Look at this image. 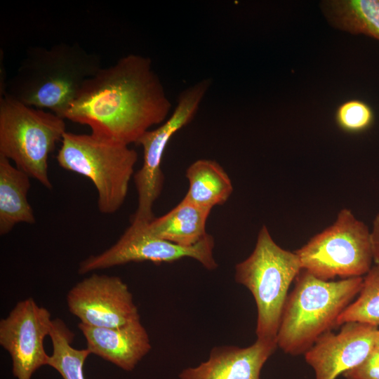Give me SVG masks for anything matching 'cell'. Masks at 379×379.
<instances>
[{
  "mask_svg": "<svg viewBox=\"0 0 379 379\" xmlns=\"http://www.w3.org/2000/svg\"><path fill=\"white\" fill-rule=\"evenodd\" d=\"M56 159L61 168L91 180L99 211L109 215L116 213L126 199L138 154L129 145L92 133L66 131Z\"/></svg>",
  "mask_w": 379,
  "mask_h": 379,
  "instance_id": "cell-5",
  "label": "cell"
},
{
  "mask_svg": "<svg viewBox=\"0 0 379 379\" xmlns=\"http://www.w3.org/2000/svg\"><path fill=\"white\" fill-rule=\"evenodd\" d=\"M277 347V342L257 339L246 347H213L208 359L181 371L180 379H260L261 369Z\"/></svg>",
  "mask_w": 379,
  "mask_h": 379,
  "instance_id": "cell-13",
  "label": "cell"
},
{
  "mask_svg": "<svg viewBox=\"0 0 379 379\" xmlns=\"http://www.w3.org/2000/svg\"><path fill=\"white\" fill-rule=\"evenodd\" d=\"M101 67L100 55L77 43L32 46L7 81L6 93L64 119L84 84Z\"/></svg>",
  "mask_w": 379,
  "mask_h": 379,
  "instance_id": "cell-2",
  "label": "cell"
},
{
  "mask_svg": "<svg viewBox=\"0 0 379 379\" xmlns=\"http://www.w3.org/2000/svg\"><path fill=\"white\" fill-rule=\"evenodd\" d=\"M69 312L81 323L114 328L140 319L128 286L118 277L93 274L69 291Z\"/></svg>",
  "mask_w": 379,
  "mask_h": 379,
  "instance_id": "cell-11",
  "label": "cell"
},
{
  "mask_svg": "<svg viewBox=\"0 0 379 379\" xmlns=\"http://www.w3.org/2000/svg\"><path fill=\"white\" fill-rule=\"evenodd\" d=\"M341 326L337 333L323 334L305 353L315 379H336L361 364L375 347L378 328L359 322Z\"/></svg>",
  "mask_w": 379,
  "mask_h": 379,
  "instance_id": "cell-12",
  "label": "cell"
},
{
  "mask_svg": "<svg viewBox=\"0 0 379 379\" xmlns=\"http://www.w3.org/2000/svg\"><path fill=\"white\" fill-rule=\"evenodd\" d=\"M171 102L150 58L128 54L83 85L64 119L99 138L129 145L164 123Z\"/></svg>",
  "mask_w": 379,
  "mask_h": 379,
  "instance_id": "cell-1",
  "label": "cell"
},
{
  "mask_svg": "<svg viewBox=\"0 0 379 379\" xmlns=\"http://www.w3.org/2000/svg\"><path fill=\"white\" fill-rule=\"evenodd\" d=\"M189 188L184 198L201 207L211 210L225 204L230 198L233 187L232 181L216 161L199 159L186 171Z\"/></svg>",
  "mask_w": 379,
  "mask_h": 379,
  "instance_id": "cell-17",
  "label": "cell"
},
{
  "mask_svg": "<svg viewBox=\"0 0 379 379\" xmlns=\"http://www.w3.org/2000/svg\"><path fill=\"white\" fill-rule=\"evenodd\" d=\"M371 240L373 251V262L379 267V213L376 215L371 231Z\"/></svg>",
  "mask_w": 379,
  "mask_h": 379,
  "instance_id": "cell-23",
  "label": "cell"
},
{
  "mask_svg": "<svg viewBox=\"0 0 379 379\" xmlns=\"http://www.w3.org/2000/svg\"><path fill=\"white\" fill-rule=\"evenodd\" d=\"M343 375L346 379H379V349L375 347L361 364Z\"/></svg>",
  "mask_w": 379,
  "mask_h": 379,
  "instance_id": "cell-22",
  "label": "cell"
},
{
  "mask_svg": "<svg viewBox=\"0 0 379 379\" xmlns=\"http://www.w3.org/2000/svg\"><path fill=\"white\" fill-rule=\"evenodd\" d=\"M294 252L302 270L326 281L362 277L373 262L371 231L347 208L338 213L333 225Z\"/></svg>",
  "mask_w": 379,
  "mask_h": 379,
  "instance_id": "cell-7",
  "label": "cell"
},
{
  "mask_svg": "<svg viewBox=\"0 0 379 379\" xmlns=\"http://www.w3.org/2000/svg\"><path fill=\"white\" fill-rule=\"evenodd\" d=\"M363 279L326 281L302 270L283 309L277 347L291 355L305 353L336 325L339 315L360 292Z\"/></svg>",
  "mask_w": 379,
  "mask_h": 379,
  "instance_id": "cell-3",
  "label": "cell"
},
{
  "mask_svg": "<svg viewBox=\"0 0 379 379\" xmlns=\"http://www.w3.org/2000/svg\"><path fill=\"white\" fill-rule=\"evenodd\" d=\"M302 270L296 253L280 247L263 225L253 252L236 265L234 274L235 281L254 298L257 339L277 342L289 287Z\"/></svg>",
  "mask_w": 379,
  "mask_h": 379,
  "instance_id": "cell-4",
  "label": "cell"
},
{
  "mask_svg": "<svg viewBox=\"0 0 379 379\" xmlns=\"http://www.w3.org/2000/svg\"><path fill=\"white\" fill-rule=\"evenodd\" d=\"M66 132L65 119L0 96V155L47 189L52 188L48 159Z\"/></svg>",
  "mask_w": 379,
  "mask_h": 379,
  "instance_id": "cell-6",
  "label": "cell"
},
{
  "mask_svg": "<svg viewBox=\"0 0 379 379\" xmlns=\"http://www.w3.org/2000/svg\"><path fill=\"white\" fill-rule=\"evenodd\" d=\"M325 13L336 27L379 40V0L328 1Z\"/></svg>",
  "mask_w": 379,
  "mask_h": 379,
  "instance_id": "cell-18",
  "label": "cell"
},
{
  "mask_svg": "<svg viewBox=\"0 0 379 379\" xmlns=\"http://www.w3.org/2000/svg\"><path fill=\"white\" fill-rule=\"evenodd\" d=\"M359 322L379 327V267L373 266L364 276L357 298L339 315L336 325Z\"/></svg>",
  "mask_w": 379,
  "mask_h": 379,
  "instance_id": "cell-20",
  "label": "cell"
},
{
  "mask_svg": "<svg viewBox=\"0 0 379 379\" xmlns=\"http://www.w3.org/2000/svg\"><path fill=\"white\" fill-rule=\"evenodd\" d=\"M210 209L183 198L172 210L147 224L153 235L182 246H192L208 234L206 225Z\"/></svg>",
  "mask_w": 379,
  "mask_h": 379,
  "instance_id": "cell-16",
  "label": "cell"
},
{
  "mask_svg": "<svg viewBox=\"0 0 379 379\" xmlns=\"http://www.w3.org/2000/svg\"><path fill=\"white\" fill-rule=\"evenodd\" d=\"M372 107L359 99H350L340 104L335 113V121L343 131L357 134L366 131L374 122Z\"/></svg>",
  "mask_w": 379,
  "mask_h": 379,
  "instance_id": "cell-21",
  "label": "cell"
},
{
  "mask_svg": "<svg viewBox=\"0 0 379 379\" xmlns=\"http://www.w3.org/2000/svg\"><path fill=\"white\" fill-rule=\"evenodd\" d=\"M78 327L91 354L124 371H132L152 348L140 319L114 328L91 326L81 322Z\"/></svg>",
  "mask_w": 379,
  "mask_h": 379,
  "instance_id": "cell-14",
  "label": "cell"
},
{
  "mask_svg": "<svg viewBox=\"0 0 379 379\" xmlns=\"http://www.w3.org/2000/svg\"><path fill=\"white\" fill-rule=\"evenodd\" d=\"M52 322L49 311L32 298L18 302L0 321V345L10 354L13 374L18 379H31L38 368L47 365L49 355L44 340Z\"/></svg>",
  "mask_w": 379,
  "mask_h": 379,
  "instance_id": "cell-10",
  "label": "cell"
},
{
  "mask_svg": "<svg viewBox=\"0 0 379 379\" xmlns=\"http://www.w3.org/2000/svg\"><path fill=\"white\" fill-rule=\"evenodd\" d=\"M147 223L131 222L119 240L102 253L91 255L79 266V273L107 269L132 262L149 261L154 263L171 262L184 258H192L207 270H215L214 239L208 235L197 244L182 246L152 234Z\"/></svg>",
  "mask_w": 379,
  "mask_h": 379,
  "instance_id": "cell-9",
  "label": "cell"
},
{
  "mask_svg": "<svg viewBox=\"0 0 379 379\" xmlns=\"http://www.w3.org/2000/svg\"><path fill=\"white\" fill-rule=\"evenodd\" d=\"M30 177L0 155V234L19 223L34 224V211L27 199Z\"/></svg>",
  "mask_w": 379,
  "mask_h": 379,
  "instance_id": "cell-15",
  "label": "cell"
},
{
  "mask_svg": "<svg viewBox=\"0 0 379 379\" xmlns=\"http://www.w3.org/2000/svg\"><path fill=\"white\" fill-rule=\"evenodd\" d=\"M375 347L379 349V328L378 330L376 338H375Z\"/></svg>",
  "mask_w": 379,
  "mask_h": 379,
  "instance_id": "cell-24",
  "label": "cell"
},
{
  "mask_svg": "<svg viewBox=\"0 0 379 379\" xmlns=\"http://www.w3.org/2000/svg\"><path fill=\"white\" fill-rule=\"evenodd\" d=\"M53 352L47 365L55 368L63 379H85L84 365L91 353L88 348L76 349L71 345L74 334L60 319L53 320L49 334Z\"/></svg>",
  "mask_w": 379,
  "mask_h": 379,
  "instance_id": "cell-19",
  "label": "cell"
},
{
  "mask_svg": "<svg viewBox=\"0 0 379 379\" xmlns=\"http://www.w3.org/2000/svg\"><path fill=\"white\" fill-rule=\"evenodd\" d=\"M210 83L204 80L185 89L170 117L160 126L147 131L137 142L143 149V163L134 175L138 206L131 222L148 223L154 218L152 206L164 184L161 161L164 151L172 136L193 119Z\"/></svg>",
  "mask_w": 379,
  "mask_h": 379,
  "instance_id": "cell-8",
  "label": "cell"
}]
</instances>
